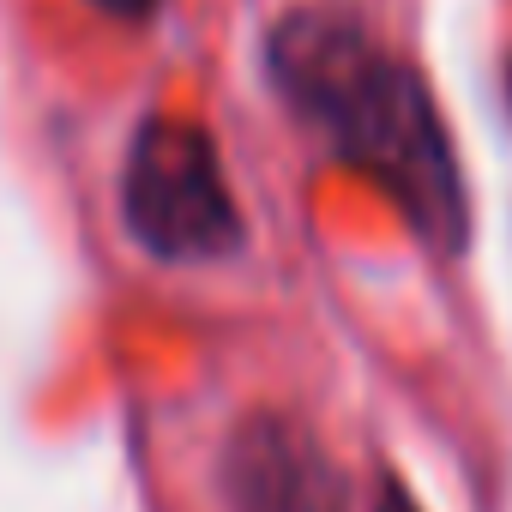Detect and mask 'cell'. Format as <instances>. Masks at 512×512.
Listing matches in <instances>:
<instances>
[{
  "label": "cell",
  "instance_id": "cell-1",
  "mask_svg": "<svg viewBox=\"0 0 512 512\" xmlns=\"http://www.w3.org/2000/svg\"><path fill=\"white\" fill-rule=\"evenodd\" d=\"M266 73L278 97L362 175H374L428 247H464V175L446 121L416 79L356 13L296 7L266 43Z\"/></svg>",
  "mask_w": 512,
  "mask_h": 512
},
{
  "label": "cell",
  "instance_id": "cell-2",
  "mask_svg": "<svg viewBox=\"0 0 512 512\" xmlns=\"http://www.w3.org/2000/svg\"><path fill=\"white\" fill-rule=\"evenodd\" d=\"M127 235L169 266L229 260L241 247V211L217 157V139L181 115H145L121 163Z\"/></svg>",
  "mask_w": 512,
  "mask_h": 512
},
{
  "label": "cell",
  "instance_id": "cell-3",
  "mask_svg": "<svg viewBox=\"0 0 512 512\" xmlns=\"http://www.w3.org/2000/svg\"><path fill=\"white\" fill-rule=\"evenodd\" d=\"M217 494L223 512H350L326 446L278 410L235 422L217 458Z\"/></svg>",
  "mask_w": 512,
  "mask_h": 512
},
{
  "label": "cell",
  "instance_id": "cell-4",
  "mask_svg": "<svg viewBox=\"0 0 512 512\" xmlns=\"http://www.w3.org/2000/svg\"><path fill=\"white\" fill-rule=\"evenodd\" d=\"M374 512H422V506L404 494V482H392V476H386V482H380V500H374Z\"/></svg>",
  "mask_w": 512,
  "mask_h": 512
},
{
  "label": "cell",
  "instance_id": "cell-5",
  "mask_svg": "<svg viewBox=\"0 0 512 512\" xmlns=\"http://www.w3.org/2000/svg\"><path fill=\"white\" fill-rule=\"evenodd\" d=\"M91 7H103V13H115V19H145L157 0H91Z\"/></svg>",
  "mask_w": 512,
  "mask_h": 512
}]
</instances>
